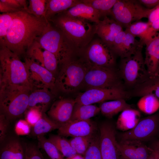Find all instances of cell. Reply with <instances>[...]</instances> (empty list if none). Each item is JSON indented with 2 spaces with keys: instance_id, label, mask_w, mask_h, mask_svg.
<instances>
[{
  "instance_id": "1",
  "label": "cell",
  "mask_w": 159,
  "mask_h": 159,
  "mask_svg": "<svg viewBox=\"0 0 159 159\" xmlns=\"http://www.w3.org/2000/svg\"><path fill=\"white\" fill-rule=\"evenodd\" d=\"M49 21L25 10L15 12L6 36L5 47L19 57L26 52L46 28Z\"/></svg>"
},
{
  "instance_id": "2",
  "label": "cell",
  "mask_w": 159,
  "mask_h": 159,
  "mask_svg": "<svg viewBox=\"0 0 159 159\" xmlns=\"http://www.w3.org/2000/svg\"><path fill=\"white\" fill-rule=\"evenodd\" d=\"M48 20L64 33L80 53L92 41L95 34V25L62 13Z\"/></svg>"
},
{
  "instance_id": "3",
  "label": "cell",
  "mask_w": 159,
  "mask_h": 159,
  "mask_svg": "<svg viewBox=\"0 0 159 159\" xmlns=\"http://www.w3.org/2000/svg\"><path fill=\"white\" fill-rule=\"evenodd\" d=\"M35 41L43 49L56 56L60 65L80 54L64 33L49 21L43 33Z\"/></svg>"
},
{
  "instance_id": "4",
  "label": "cell",
  "mask_w": 159,
  "mask_h": 159,
  "mask_svg": "<svg viewBox=\"0 0 159 159\" xmlns=\"http://www.w3.org/2000/svg\"><path fill=\"white\" fill-rule=\"evenodd\" d=\"M6 47H0V85L26 86L33 89L24 63Z\"/></svg>"
},
{
  "instance_id": "5",
  "label": "cell",
  "mask_w": 159,
  "mask_h": 159,
  "mask_svg": "<svg viewBox=\"0 0 159 159\" xmlns=\"http://www.w3.org/2000/svg\"><path fill=\"white\" fill-rule=\"evenodd\" d=\"M32 89L23 86L0 85L1 114L9 120L20 116L28 108L30 93Z\"/></svg>"
},
{
  "instance_id": "6",
  "label": "cell",
  "mask_w": 159,
  "mask_h": 159,
  "mask_svg": "<svg viewBox=\"0 0 159 159\" xmlns=\"http://www.w3.org/2000/svg\"><path fill=\"white\" fill-rule=\"evenodd\" d=\"M142 50H139L130 57L121 59L118 70L126 91L131 90L150 77Z\"/></svg>"
},
{
  "instance_id": "7",
  "label": "cell",
  "mask_w": 159,
  "mask_h": 159,
  "mask_svg": "<svg viewBox=\"0 0 159 159\" xmlns=\"http://www.w3.org/2000/svg\"><path fill=\"white\" fill-rule=\"evenodd\" d=\"M60 66L55 87L64 92L75 91L83 84L87 69V62L84 58L78 60L74 58Z\"/></svg>"
},
{
  "instance_id": "8",
  "label": "cell",
  "mask_w": 159,
  "mask_h": 159,
  "mask_svg": "<svg viewBox=\"0 0 159 159\" xmlns=\"http://www.w3.org/2000/svg\"><path fill=\"white\" fill-rule=\"evenodd\" d=\"M87 64V69L83 83L87 87V90L93 88L125 89L118 70L115 68L95 66Z\"/></svg>"
},
{
  "instance_id": "9",
  "label": "cell",
  "mask_w": 159,
  "mask_h": 159,
  "mask_svg": "<svg viewBox=\"0 0 159 159\" xmlns=\"http://www.w3.org/2000/svg\"><path fill=\"white\" fill-rule=\"evenodd\" d=\"M151 10L144 6L138 0H117L110 15L126 28L134 22L148 18Z\"/></svg>"
},
{
  "instance_id": "10",
  "label": "cell",
  "mask_w": 159,
  "mask_h": 159,
  "mask_svg": "<svg viewBox=\"0 0 159 159\" xmlns=\"http://www.w3.org/2000/svg\"><path fill=\"white\" fill-rule=\"evenodd\" d=\"M84 58L89 65L115 68L116 55L100 39L92 40L83 51Z\"/></svg>"
},
{
  "instance_id": "11",
  "label": "cell",
  "mask_w": 159,
  "mask_h": 159,
  "mask_svg": "<svg viewBox=\"0 0 159 159\" xmlns=\"http://www.w3.org/2000/svg\"><path fill=\"white\" fill-rule=\"evenodd\" d=\"M130 97L129 92L123 88H93L87 90L78 96L75 100L76 103L89 105L108 100H126Z\"/></svg>"
},
{
  "instance_id": "12",
  "label": "cell",
  "mask_w": 159,
  "mask_h": 159,
  "mask_svg": "<svg viewBox=\"0 0 159 159\" xmlns=\"http://www.w3.org/2000/svg\"><path fill=\"white\" fill-rule=\"evenodd\" d=\"M99 130L102 159H119L121 155L117 147L114 124L109 121L103 122L100 125Z\"/></svg>"
},
{
  "instance_id": "13",
  "label": "cell",
  "mask_w": 159,
  "mask_h": 159,
  "mask_svg": "<svg viewBox=\"0 0 159 159\" xmlns=\"http://www.w3.org/2000/svg\"><path fill=\"white\" fill-rule=\"evenodd\" d=\"M159 129V115L154 114L140 120L136 126L120 134L121 140L143 142L153 138Z\"/></svg>"
},
{
  "instance_id": "14",
  "label": "cell",
  "mask_w": 159,
  "mask_h": 159,
  "mask_svg": "<svg viewBox=\"0 0 159 159\" xmlns=\"http://www.w3.org/2000/svg\"><path fill=\"white\" fill-rule=\"evenodd\" d=\"M25 60L29 79L33 87L52 90L55 88L56 78L51 72L33 59L26 57Z\"/></svg>"
},
{
  "instance_id": "15",
  "label": "cell",
  "mask_w": 159,
  "mask_h": 159,
  "mask_svg": "<svg viewBox=\"0 0 159 159\" xmlns=\"http://www.w3.org/2000/svg\"><path fill=\"white\" fill-rule=\"evenodd\" d=\"M144 45L135 36L125 30L117 35L111 49L116 56L122 59L130 57L142 49Z\"/></svg>"
},
{
  "instance_id": "16",
  "label": "cell",
  "mask_w": 159,
  "mask_h": 159,
  "mask_svg": "<svg viewBox=\"0 0 159 159\" xmlns=\"http://www.w3.org/2000/svg\"><path fill=\"white\" fill-rule=\"evenodd\" d=\"M96 123L90 119L87 120H70L62 125L58 129V133L61 136L89 137L98 132Z\"/></svg>"
},
{
  "instance_id": "17",
  "label": "cell",
  "mask_w": 159,
  "mask_h": 159,
  "mask_svg": "<svg viewBox=\"0 0 159 159\" xmlns=\"http://www.w3.org/2000/svg\"><path fill=\"white\" fill-rule=\"evenodd\" d=\"M117 145L121 155L125 159H148L153 151L138 140H121Z\"/></svg>"
},
{
  "instance_id": "18",
  "label": "cell",
  "mask_w": 159,
  "mask_h": 159,
  "mask_svg": "<svg viewBox=\"0 0 159 159\" xmlns=\"http://www.w3.org/2000/svg\"><path fill=\"white\" fill-rule=\"evenodd\" d=\"M123 28L114 19L106 16L95 25V33L111 49L116 37Z\"/></svg>"
},
{
  "instance_id": "19",
  "label": "cell",
  "mask_w": 159,
  "mask_h": 159,
  "mask_svg": "<svg viewBox=\"0 0 159 159\" xmlns=\"http://www.w3.org/2000/svg\"><path fill=\"white\" fill-rule=\"evenodd\" d=\"M76 103L75 99L58 100L52 105L48 112V115L51 119L62 125L70 120Z\"/></svg>"
},
{
  "instance_id": "20",
  "label": "cell",
  "mask_w": 159,
  "mask_h": 159,
  "mask_svg": "<svg viewBox=\"0 0 159 159\" xmlns=\"http://www.w3.org/2000/svg\"><path fill=\"white\" fill-rule=\"evenodd\" d=\"M145 63L150 77L158 75L159 72V32L145 44Z\"/></svg>"
},
{
  "instance_id": "21",
  "label": "cell",
  "mask_w": 159,
  "mask_h": 159,
  "mask_svg": "<svg viewBox=\"0 0 159 159\" xmlns=\"http://www.w3.org/2000/svg\"><path fill=\"white\" fill-rule=\"evenodd\" d=\"M62 13L69 16L95 24L99 22L101 18L97 10L81 0L79 3Z\"/></svg>"
},
{
  "instance_id": "22",
  "label": "cell",
  "mask_w": 159,
  "mask_h": 159,
  "mask_svg": "<svg viewBox=\"0 0 159 159\" xmlns=\"http://www.w3.org/2000/svg\"><path fill=\"white\" fill-rule=\"evenodd\" d=\"M0 159H25V148L18 139H11L1 148Z\"/></svg>"
},
{
  "instance_id": "23",
  "label": "cell",
  "mask_w": 159,
  "mask_h": 159,
  "mask_svg": "<svg viewBox=\"0 0 159 159\" xmlns=\"http://www.w3.org/2000/svg\"><path fill=\"white\" fill-rule=\"evenodd\" d=\"M141 115L138 110L132 108L126 109L119 116L116 127L118 130L126 131L134 128L140 120Z\"/></svg>"
},
{
  "instance_id": "24",
  "label": "cell",
  "mask_w": 159,
  "mask_h": 159,
  "mask_svg": "<svg viewBox=\"0 0 159 159\" xmlns=\"http://www.w3.org/2000/svg\"><path fill=\"white\" fill-rule=\"evenodd\" d=\"M125 30L136 37L139 38L140 41L144 45L157 33L155 32L152 30L148 22L139 21L132 23L126 28Z\"/></svg>"
},
{
  "instance_id": "25",
  "label": "cell",
  "mask_w": 159,
  "mask_h": 159,
  "mask_svg": "<svg viewBox=\"0 0 159 159\" xmlns=\"http://www.w3.org/2000/svg\"><path fill=\"white\" fill-rule=\"evenodd\" d=\"M128 91L131 97H142L151 94L159 99V76L149 77L145 82Z\"/></svg>"
},
{
  "instance_id": "26",
  "label": "cell",
  "mask_w": 159,
  "mask_h": 159,
  "mask_svg": "<svg viewBox=\"0 0 159 159\" xmlns=\"http://www.w3.org/2000/svg\"><path fill=\"white\" fill-rule=\"evenodd\" d=\"M78 0H47L45 18L48 20L80 2Z\"/></svg>"
},
{
  "instance_id": "27",
  "label": "cell",
  "mask_w": 159,
  "mask_h": 159,
  "mask_svg": "<svg viewBox=\"0 0 159 159\" xmlns=\"http://www.w3.org/2000/svg\"><path fill=\"white\" fill-rule=\"evenodd\" d=\"M99 107L102 114L110 118L126 109L132 108L131 105L123 99L101 102Z\"/></svg>"
},
{
  "instance_id": "28",
  "label": "cell",
  "mask_w": 159,
  "mask_h": 159,
  "mask_svg": "<svg viewBox=\"0 0 159 159\" xmlns=\"http://www.w3.org/2000/svg\"><path fill=\"white\" fill-rule=\"evenodd\" d=\"M100 112L99 107L96 105H82L76 103L70 120H90Z\"/></svg>"
},
{
  "instance_id": "29",
  "label": "cell",
  "mask_w": 159,
  "mask_h": 159,
  "mask_svg": "<svg viewBox=\"0 0 159 159\" xmlns=\"http://www.w3.org/2000/svg\"><path fill=\"white\" fill-rule=\"evenodd\" d=\"M61 126L43 113L41 118L33 126V133L37 136L42 135L55 129H58Z\"/></svg>"
},
{
  "instance_id": "30",
  "label": "cell",
  "mask_w": 159,
  "mask_h": 159,
  "mask_svg": "<svg viewBox=\"0 0 159 159\" xmlns=\"http://www.w3.org/2000/svg\"><path fill=\"white\" fill-rule=\"evenodd\" d=\"M49 89L39 88L30 93L29 100L28 108L37 106L38 104L48 105L51 102L52 96Z\"/></svg>"
},
{
  "instance_id": "31",
  "label": "cell",
  "mask_w": 159,
  "mask_h": 159,
  "mask_svg": "<svg viewBox=\"0 0 159 159\" xmlns=\"http://www.w3.org/2000/svg\"><path fill=\"white\" fill-rule=\"evenodd\" d=\"M141 111L148 115H152L159 109V99L155 96L148 94L142 97L137 103Z\"/></svg>"
},
{
  "instance_id": "32",
  "label": "cell",
  "mask_w": 159,
  "mask_h": 159,
  "mask_svg": "<svg viewBox=\"0 0 159 159\" xmlns=\"http://www.w3.org/2000/svg\"><path fill=\"white\" fill-rule=\"evenodd\" d=\"M48 139L66 158L72 157L77 154L72 146L69 141L60 135H51Z\"/></svg>"
},
{
  "instance_id": "33",
  "label": "cell",
  "mask_w": 159,
  "mask_h": 159,
  "mask_svg": "<svg viewBox=\"0 0 159 159\" xmlns=\"http://www.w3.org/2000/svg\"><path fill=\"white\" fill-rule=\"evenodd\" d=\"M117 0H81L87 4L99 13L101 17L110 15L111 11Z\"/></svg>"
},
{
  "instance_id": "34",
  "label": "cell",
  "mask_w": 159,
  "mask_h": 159,
  "mask_svg": "<svg viewBox=\"0 0 159 159\" xmlns=\"http://www.w3.org/2000/svg\"><path fill=\"white\" fill-rule=\"evenodd\" d=\"M39 146L45 152L50 159H65L55 145L43 135L38 136Z\"/></svg>"
},
{
  "instance_id": "35",
  "label": "cell",
  "mask_w": 159,
  "mask_h": 159,
  "mask_svg": "<svg viewBox=\"0 0 159 159\" xmlns=\"http://www.w3.org/2000/svg\"><path fill=\"white\" fill-rule=\"evenodd\" d=\"M96 135L92 136L74 137L69 141L77 154L84 155Z\"/></svg>"
},
{
  "instance_id": "36",
  "label": "cell",
  "mask_w": 159,
  "mask_h": 159,
  "mask_svg": "<svg viewBox=\"0 0 159 159\" xmlns=\"http://www.w3.org/2000/svg\"><path fill=\"white\" fill-rule=\"evenodd\" d=\"M14 13H2L0 14V46L5 47L6 36L11 23Z\"/></svg>"
},
{
  "instance_id": "37",
  "label": "cell",
  "mask_w": 159,
  "mask_h": 159,
  "mask_svg": "<svg viewBox=\"0 0 159 159\" xmlns=\"http://www.w3.org/2000/svg\"><path fill=\"white\" fill-rule=\"evenodd\" d=\"M26 11L39 18H44L47 0H30Z\"/></svg>"
},
{
  "instance_id": "38",
  "label": "cell",
  "mask_w": 159,
  "mask_h": 159,
  "mask_svg": "<svg viewBox=\"0 0 159 159\" xmlns=\"http://www.w3.org/2000/svg\"><path fill=\"white\" fill-rule=\"evenodd\" d=\"M59 65L56 56L53 53L43 49V66L51 72L54 75Z\"/></svg>"
},
{
  "instance_id": "39",
  "label": "cell",
  "mask_w": 159,
  "mask_h": 159,
  "mask_svg": "<svg viewBox=\"0 0 159 159\" xmlns=\"http://www.w3.org/2000/svg\"><path fill=\"white\" fill-rule=\"evenodd\" d=\"M100 135L97 133L95 136L85 152V159H102L99 145Z\"/></svg>"
},
{
  "instance_id": "40",
  "label": "cell",
  "mask_w": 159,
  "mask_h": 159,
  "mask_svg": "<svg viewBox=\"0 0 159 159\" xmlns=\"http://www.w3.org/2000/svg\"><path fill=\"white\" fill-rule=\"evenodd\" d=\"M39 44L37 41H34L27 50L26 53L27 58L39 62L41 65H43V51Z\"/></svg>"
},
{
  "instance_id": "41",
  "label": "cell",
  "mask_w": 159,
  "mask_h": 159,
  "mask_svg": "<svg viewBox=\"0 0 159 159\" xmlns=\"http://www.w3.org/2000/svg\"><path fill=\"white\" fill-rule=\"evenodd\" d=\"M43 110L40 105L30 108L26 114V120L31 126H33L42 117Z\"/></svg>"
},
{
  "instance_id": "42",
  "label": "cell",
  "mask_w": 159,
  "mask_h": 159,
  "mask_svg": "<svg viewBox=\"0 0 159 159\" xmlns=\"http://www.w3.org/2000/svg\"><path fill=\"white\" fill-rule=\"evenodd\" d=\"M151 28L155 33L159 31V4L152 9L148 17Z\"/></svg>"
},
{
  "instance_id": "43",
  "label": "cell",
  "mask_w": 159,
  "mask_h": 159,
  "mask_svg": "<svg viewBox=\"0 0 159 159\" xmlns=\"http://www.w3.org/2000/svg\"><path fill=\"white\" fill-rule=\"evenodd\" d=\"M25 159H46L36 146L32 145L25 148Z\"/></svg>"
},
{
  "instance_id": "44",
  "label": "cell",
  "mask_w": 159,
  "mask_h": 159,
  "mask_svg": "<svg viewBox=\"0 0 159 159\" xmlns=\"http://www.w3.org/2000/svg\"><path fill=\"white\" fill-rule=\"evenodd\" d=\"M30 126L26 120H20L15 125V132L18 135H27L30 132Z\"/></svg>"
},
{
  "instance_id": "45",
  "label": "cell",
  "mask_w": 159,
  "mask_h": 159,
  "mask_svg": "<svg viewBox=\"0 0 159 159\" xmlns=\"http://www.w3.org/2000/svg\"><path fill=\"white\" fill-rule=\"evenodd\" d=\"M9 120L4 115H0V141L1 143L5 139L9 125Z\"/></svg>"
},
{
  "instance_id": "46",
  "label": "cell",
  "mask_w": 159,
  "mask_h": 159,
  "mask_svg": "<svg viewBox=\"0 0 159 159\" xmlns=\"http://www.w3.org/2000/svg\"><path fill=\"white\" fill-rule=\"evenodd\" d=\"M11 7L19 10L26 11L27 6L26 0H0Z\"/></svg>"
},
{
  "instance_id": "47",
  "label": "cell",
  "mask_w": 159,
  "mask_h": 159,
  "mask_svg": "<svg viewBox=\"0 0 159 159\" xmlns=\"http://www.w3.org/2000/svg\"><path fill=\"white\" fill-rule=\"evenodd\" d=\"M143 6L149 9H152L159 4V0H138Z\"/></svg>"
},
{
  "instance_id": "48",
  "label": "cell",
  "mask_w": 159,
  "mask_h": 159,
  "mask_svg": "<svg viewBox=\"0 0 159 159\" xmlns=\"http://www.w3.org/2000/svg\"><path fill=\"white\" fill-rule=\"evenodd\" d=\"M20 11L21 10L14 9L6 4L0 1V12L2 13H14Z\"/></svg>"
},
{
  "instance_id": "49",
  "label": "cell",
  "mask_w": 159,
  "mask_h": 159,
  "mask_svg": "<svg viewBox=\"0 0 159 159\" xmlns=\"http://www.w3.org/2000/svg\"><path fill=\"white\" fill-rule=\"evenodd\" d=\"M150 148L153 150L159 152V140L154 142Z\"/></svg>"
},
{
  "instance_id": "50",
  "label": "cell",
  "mask_w": 159,
  "mask_h": 159,
  "mask_svg": "<svg viewBox=\"0 0 159 159\" xmlns=\"http://www.w3.org/2000/svg\"><path fill=\"white\" fill-rule=\"evenodd\" d=\"M65 159H85L84 156L81 155L77 154L74 156L69 158H66Z\"/></svg>"
},
{
  "instance_id": "51",
  "label": "cell",
  "mask_w": 159,
  "mask_h": 159,
  "mask_svg": "<svg viewBox=\"0 0 159 159\" xmlns=\"http://www.w3.org/2000/svg\"><path fill=\"white\" fill-rule=\"evenodd\" d=\"M148 159H156L155 153L153 150L150 154Z\"/></svg>"
},
{
  "instance_id": "52",
  "label": "cell",
  "mask_w": 159,
  "mask_h": 159,
  "mask_svg": "<svg viewBox=\"0 0 159 159\" xmlns=\"http://www.w3.org/2000/svg\"><path fill=\"white\" fill-rule=\"evenodd\" d=\"M154 152L156 159H159V152L153 150Z\"/></svg>"
},
{
  "instance_id": "53",
  "label": "cell",
  "mask_w": 159,
  "mask_h": 159,
  "mask_svg": "<svg viewBox=\"0 0 159 159\" xmlns=\"http://www.w3.org/2000/svg\"><path fill=\"white\" fill-rule=\"evenodd\" d=\"M119 159H125V158L124 157H123L121 155L120 156V157Z\"/></svg>"
},
{
  "instance_id": "54",
  "label": "cell",
  "mask_w": 159,
  "mask_h": 159,
  "mask_svg": "<svg viewBox=\"0 0 159 159\" xmlns=\"http://www.w3.org/2000/svg\"><path fill=\"white\" fill-rule=\"evenodd\" d=\"M158 76H159V72L158 75Z\"/></svg>"
},
{
  "instance_id": "55",
  "label": "cell",
  "mask_w": 159,
  "mask_h": 159,
  "mask_svg": "<svg viewBox=\"0 0 159 159\" xmlns=\"http://www.w3.org/2000/svg\"></svg>"
}]
</instances>
